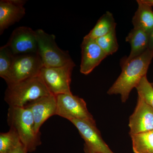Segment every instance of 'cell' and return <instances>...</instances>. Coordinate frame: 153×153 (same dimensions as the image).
Listing matches in <instances>:
<instances>
[{"mask_svg": "<svg viewBox=\"0 0 153 153\" xmlns=\"http://www.w3.org/2000/svg\"><path fill=\"white\" fill-rule=\"evenodd\" d=\"M50 94L39 75L7 85L4 100L9 107H25L28 103Z\"/></svg>", "mask_w": 153, "mask_h": 153, "instance_id": "obj_2", "label": "cell"}, {"mask_svg": "<svg viewBox=\"0 0 153 153\" xmlns=\"http://www.w3.org/2000/svg\"><path fill=\"white\" fill-rule=\"evenodd\" d=\"M31 111L35 122V131L41 133V126L51 117L56 115L57 102L56 96L53 94L42 97L25 107Z\"/></svg>", "mask_w": 153, "mask_h": 153, "instance_id": "obj_11", "label": "cell"}, {"mask_svg": "<svg viewBox=\"0 0 153 153\" xmlns=\"http://www.w3.org/2000/svg\"><path fill=\"white\" fill-rule=\"evenodd\" d=\"M75 66V63L72 60L59 67H44L41 70L40 75L52 94L56 96L71 94L70 88L71 74Z\"/></svg>", "mask_w": 153, "mask_h": 153, "instance_id": "obj_5", "label": "cell"}, {"mask_svg": "<svg viewBox=\"0 0 153 153\" xmlns=\"http://www.w3.org/2000/svg\"><path fill=\"white\" fill-rule=\"evenodd\" d=\"M151 85H152V86L153 88V82H152V83H151Z\"/></svg>", "mask_w": 153, "mask_h": 153, "instance_id": "obj_26", "label": "cell"}, {"mask_svg": "<svg viewBox=\"0 0 153 153\" xmlns=\"http://www.w3.org/2000/svg\"><path fill=\"white\" fill-rule=\"evenodd\" d=\"M95 41L108 56L114 54L118 49L115 29L105 36L97 38Z\"/></svg>", "mask_w": 153, "mask_h": 153, "instance_id": "obj_19", "label": "cell"}, {"mask_svg": "<svg viewBox=\"0 0 153 153\" xmlns=\"http://www.w3.org/2000/svg\"><path fill=\"white\" fill-rule=\"evenodd\" d=\"M28 151L23 144L19 145L13 151L9 153H28Z\"/></svg>", "mask_w": 153, "mask_h": 153, "instance_id": "obj_22", "label": "cell"}, {"mask_svg": "<svg viewBox=\"0 0 153 153\" xmlns=\"http://www.w3.org/2000/svg\"><path fill=\"white\" fill-rule=\"evenodd\" d=\"M137 1L138 8L132 20L134 28L142 30L150 35L153 30L152 7L143 2L141 0Z\"/></svg>", "mask_w": 153, "mask_h": 153, "instance_id": "obj_15", "label": "cell"}, {"mask_svg": "<svg viewBox=\"0 0 153 153\" xmlns=\"http://www.w3.org/2000/svg\"><path fill=\"white\" fill-rule=\"evenodd\" d=\"M70 121L78 130L80 136L85 141L84 144L91 150L98 153H114L102 139L97 126L76 119Z\"/></svg>", "mask_w": 153, "mask_h": 153, "instance_id": "obj_10", "label": "cell"}, {"mask_svg": "<svg viewBox=\"0 0 153 153\" xmlns=\"http://www.w3.org/2000/svg\"><path fill=\"white\" fill-rule=\"evenodd\" d=\"M116 25L112 14L108 11L100 17L94 27L85 37L96 40L115 29Z\"/></svg>", "mask_w": 153, "mask_h": 153, "instance_id": "obj_16", "label": "cell"}, {"mask_svg": "<svg viewBox=\"0 0 153 153\" xmlns=\"http://www.w3.org/2000/svg\"><path fill=\"white\" fill-rule=\"evenodd\" d=\"M136 88L138 94L153 108V88L148 80L146 75L143 77Z\"/></svg>", "mask_w": 153, "mask_h": 153, "instance_id": "obj_21", "label": "cell"}, {"mask_svg": "<svg viewBox=\"0 0 153 153\" xmlns=\"http://www.w3.org/2000/svg\"><path fill=\"white\" fill-rule=\"evenodd\" d=\"M134 153H153V130L130 135Z\"/></svg>", "mask_w": 153, "mask_h": 153, "instance_id": "obj_17", "label": "cell"}, {"mask_svg": "<svg viewBox=\"0 0 153 153\" xmlns=\"http://www.w3.org/2000/svg\"><path fill=\"white\" fill-rule=\"evenodd\" d=\"M15 55L8 47L3 46L0 48V76L4 80L8 75Z\"/></svg>", "mask_w": 153, "mask_h": 153, "instance_id": "obj_20", "label": "cell"}, {"mask_svg": "<svg viewBox=\"0 0 153 153\" xmlns=\"http://www.w3.org/2000/svg\"><path fill=\"white\" fill-rule=\"evenodd\" d=\"M150 35L140 29L133 28L126 38V41L131 45V52L128 57L130 60L141 55L149 49Z\"/></svg>", "mask_w": 153, "mask_h": 153, "instance_id": "obj_14", "label": "cell"}, {"mask_svg": "<svg viewBox=\"0 0 153 153\" xmlns=\"http://www.w3.org/2000/svg\"><path fill=\"white\" fill-rule=\"evenodd\" d=\"M36 33L38 54L44 67H59L73 60L68 51L62 50L57 46L55 35L48 34L42 29L36 30Z\"/></svg>", "mask_w": 153, "mask_h": 153, "instance_id": "obj_4", "label": "cell"}, {"mask_svg": "<svg viewBox=\"0 0 153 153\" xmlns=\"http://www.w3.org/2000/svg\"><path fill=\"white\" fill-rule=\"evenodd\" d=\"M141 1L151 7H153V0H141Z\"/></svg>", "mask_w": 153, "mask_h": 153, "instance_id": "obj_25", "label": "cell"}, {"mask_svg": "<svg viewBox=\"0 0 153 153\" xmlns=\"http://www.w3.org/2000/svg\"><path fill=\"white\" fill-rule=\"evenodd\" d=\"M153 58V51L148 49L141 55L130 60L125 58L121 62V73L107 91L109 95L120 94L126 102L132 89L136 88L147 73Z\"/></svg>", "mask_w": 153, "mask_h": 153, "instance_id": "obj_1", "label": "cell"}, {"mask_svg": "<svg viewBox=\"0 0 153 153\" xmlns=\"http://www.w3.org/2000/svg\"><path fill=\"white\" fill-rule=\"evenodd\" d=\"M149 49L153 51V30L150 36L149 42Z\"/></svg>", "mask_w": 153, "mask_h": 153, "instance_id": "obj_23", "label": "cell"}, {"mask_svg": "<svg viewBox=\"0 0 153 153\" xmlns=\"http://www.w3.org/2000/svg\"><path fill=\"white\" fill-rule=\"evenodd\" d=\"M8 124L15 130L28 152H33L41 144V134L35 131V122L31 111L25 107H9Z\"/></svg>", "mask_w": 153, "mask_h": 153, "instance_id": "obj_3", "label": "cell"}, {"mask_svg": "<svg viewBox=\"0 0 153 153\" xmlns=\"http://www.w3.org/2000/svg\"><path fill=\"white\" fill-rule=\"evenodd\" d=\"M57 102L56 115L69 121L76 119L86 121L96 126L95 120L88 110L83 99L71 94L55 96Z\"/></svg>", "mask_w": 153, "mask_h": 153, "instance_id": "obj_7", "label": "cell"}, {"mask_svg": "<svg viewBox=\"0 0 153 153\" xmlns=\"http://www.w3.org/2000/svg\"><path fill=\"white\" fill-rule=\"evenodd\" d=\"M27 1L26 0L0 1V35L25 16V5Z\"/></svg>", "mask_w": 153, "mask_h": 153, "instance_id": "obj_13", "label": "cell"}, {"mask_svg": "<svg viewBox=\"0 0 153 153\" xmlns=\"http://www.w3.org/2000/svg\"><path fill=\"white\" fill-rule=\"evenodd\" d=\"M4 46L15 55L38 53L36 31L26 26L16 28Z\"/></svg>", "mask_w": 153, "mask_h": 153, "instance_id": "obj_8", "label": "cell"}, {"mask_svg": "<svg viewBox=\"0 0 153 153\" xmlns=\"http://www.w3.org/2000/svg\"><path fill=\"white\" fill-rule=\"evenodd\" d=\"M44 67L38 53L16 55L5 80L7 85L40 75Z\"/></svg>", "mask_w": 153, "mask_h": 153, "instance_id": "obj_6", "label": "cell"}, {"mask_svg": "<svg viewBox=\"0 0 153 153\" xmlns=\"http://www.w3.org/2000/svg\"><path fill=\"white\" fill-rule=\"evenodd\" d=\"M84 152L85 153H98L95 152L91 150L85 144H84V148H83Z\"/></svg>", "mask_w": 153, "mask_h": 153, "instance_id": "obj_24", "label": "cell"}, {"mask_svg": "<svg viewBox=\"0 0 153 153\" xmlns=\"http://www.w3.org/2000/svg\"><path fill=\"white\" fill-rule=\"evenodd\" d=\"M129 134L153 130V108L138 94L137 104L129 120Z\"/></svg>", "mask_w": 153, "mask_h": 153, "instance_id": "obj_9", "label": "cell"}, {"mask_svg": "<svg viewBox=\"0 0 153 153\" xmlns=\"http://www.w3.org/2000/svg\"><path fill=\"white\" fill-rule=\"evenodd\" d=\"M18 133L13 129L0 134V153H9L22 144Z\"/></svg>", "mask_w": 153, "mask_h": 153, "instance_id": "obj_18", "label": "cell"}, {"mask_svg": "<svg viewBox=\"0 0 153 153\" xmlns=\"http://www.w3.org/2000/svg\"><path fill=\"white\" fill-rule=\"evenodd\" d=\"M81 60L80 72L88 75L104 60L107 55L100 47L95 40L83 38L81 44Z\"/></svg>", "mask_w": 153, "mask_h": 153, "instance_id": "obj_12", "label": "cell"}]
</instances>
